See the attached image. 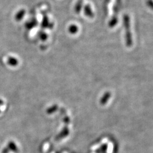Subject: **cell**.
<instances>
[{"label":"cell","mask_w":153,"mask_h":153,"mask_svg":"<svg viewBox=\"0 0 153 153\" xmlns=\"http://www.w3.org/2000/svg\"><path fill=\"white\" fill-rule=\"evenodd\" d=\"M123 25L125 28L126 32V44L128 47H131L132 45L133 40L131 35V21L130 17L128 14H124L123 16Z\"/></svg>","instance_id":"6da1fadb"},{"label":"cell","mask_w":153,"mask_h":153,"mask_svg":"<svg viewBox=\"0 0 153 153\" xmlns=\"http://www.w3.org/2000/svg\"><path fill=\"white\" fill-rule=\"evenodd\" d=\"M10 151L14 153L18 152V146L14 141H10L9 142L7 145L2 150L1 153H9Z\"/></svg>","instance_id":"7a4b0ae2"},{"label":"cell","mask_w":153,"mask_h":153,"mask_svg":"<svg viewBox=\"0 0 153 153\" xmlns=\"http://www.w3.org/2000/svg\"><path fill=\"white\" fill-rule=\"evenodd\" d=\"M83 9L84 14L87 17L89 18H93L94 17V13L93 12L91 6L90 4H86L83 7Z\"/></svg>","instance_id":"3957f363"},{"label":"cell","mask_w":153,"mask_h":153,"mask_svg":"<svg viewBox=\"0 0 153 153\" xmlns=\"http://www.w3.org/2000/svg\"><path fill=\"white\" fill-rule=\"evenodd\" d=\"M83 7V0H78L74 7V10L76 14H79Z\"/></svg>","instance_id":"277c9868"},{"label":"cell","mask_w":153,"mask_h":153,"mask_svg":"<svg viewBox=\"0 0 153 153\" xmlns=\"http://www.w3.org/2000/svg\"><path fill=\"white\" fill-rule=\"evenodd\" d=\"M119 22L118 16L117 15H112L111 18L110 19L108 22V26L110 28H113L116 26L117 23Z\"/></svg>","instance_id":"5b68a950"},{"label":"cell","mask_w":153,"mask_h":153,"mask_svg":"<svg viewBox=\"0 0 153 153\" xmlns=\"http://www.w3.org/2000/svg\"><path fill=\"white\" fill-rule=\"evenodd\" d=\"M26 14V10L25 9H21L18 11L15 16V19L16 21L19 22L24 18Z\"/></svg>","instance_id":"8992f818"},{"label":"cell","mask_w":153,"mask_h":153,"mask_svg":"<svg viewBox=\"0 0 153 153\" xmlns=\"http://www.w3.org/2000/svg\"><path fill=\"white\" fill-rule=\"evenodd\" d=\"M53 27V25L49 22V18L47 16H44L42 22V27L43 28H50V26Z\"/></svg>","instance_id":"52a82bcc"},{"label":"cell","mask_w":153,"mask_h":153,"mask_svg":"<svg viewBox=\"0 0 153 153\" xmlns=\"http://www.w3.org/2000/svg\"><path fill=\"white\" fill-rule=\"evenodd\" d=\"M7 62L11 66H16L18 64V60L14 57H9L7 60Z\"/></svg>","instance_id":"ba28073f"},{"label":"cell","mask_w":153,"mask_h":153,"mask_svg":"<svg viewBox=\"0 0 153 153\" xmlns=\"http://www.w3.org/2000/svg\"><path fill=\"white\" fill-rule=\"evenodd\" d=\"M68 31L71 34L74 35L78 31V27L74 24H72L68 28Z\"/></svg>","instance_id":"9c48e42d"},{"label":"cell","mask_w":153,"mask_h":153,"mask_svg":"<svg viewBox=\"0 0 153 153\" xmlns=\"http://www.w3.org/2000/svg\"><path fill=\"white\" fill-rule=\"evenodd\" d=\"M37 22L36 20H33L31 21L27 22V23H26V27L27 28V29H31L34 26H36Z\"/></svg>","instance_id":"30bf717a"},{"label":"cell","mask_w":153,"mask_h":153,"mask_svg":"<svg viewBox=\"0 0 153 153\" xmlns=\"http://www.w3.org/2000/svg\"><path fill=\"white\" fill-rule=\"evenodd\" d=\"M109 97H110V94L109 93H106L104 95V98H103L101 100V103L102 104H105L107 101L108 100Z\"/></svg>","instance_id":"8fae6325"},{"label":"cell","mask_w":153,"mask_h":153,"mask_svg":"<svg viewBox=\"0 0 153 153\" xmlns=\"http://www.w3.org/2000/svg\"><path fill=\"white\" fill-rule=\"evenodd\" d=\"M39 38L41 39L42 40H43V41L46 40L47 39V35L46 34V33L43 32V31L39 33Z\"/></svg>","instance_id":"7c38bea8"},{"label":"cell","mask_w":153,"mask_h":153,"mask_svg":"<svg viewBox=\"0 0 153 153\" xmlns=\"http://www.w3.org/2000/svg\"><path fill=\"white\" fill-rule=\"evenodd\" d=\"M146 5L148 6L149 7H150L151 9H152L153 7V0H147Z\"/></svg>","instance_id":"4fadbf2b"},{"label":"cell","mask_w":153,"mask_h":153,"mask_svg":"<svg viewBox=\"0 0 153 153\" xmlns=\"http://www.w3.org/2000/svg\"><path fill=\"white\" fill-rule=\"evenodd\" d=\"M4 104V102H3V100H2V99H0V107H1V106L2 105V104Z\"/></svg>","instance_id":"5bb4252c"}]
</instances>
